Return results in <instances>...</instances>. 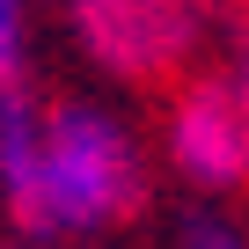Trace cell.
Listing matches in <instances>:
<instances>
[{"label":"cell","instance_id":"3957f363","mask_svg":"<svg viewBox=\"0 0 249 249\" xmlns=\"http://www.w3.org/2000/svg\"><path fill=\"white\" fill-rule=\"evenodd\" d=\"M169 154L191 183L205 191H234L249 183V103L227 88V73L183 88L176 117H169Z\"/></svg>","mask_w":249,"mask_h":249},{"label":"cell","instance_id":"5b68a950","mask_svg":"<svg viewBox=\"0 0 249 249\" xmlns=\"http://www.w3.org/2000/svg\"><path fill=\"white\" fill-rule=\"evenodd\" d=\"M183 242H205V249H227V242H242V227H227V220H191V227H183Z\"/></svg>","mask_w":249,"mask_h":249},{"label":"cell","instance_id":"6da1fadb","mask_svg":"<svg viewBox=\"0 0 249 249\" xmlns=\"http://www.w3.org/2000/svg\"><path fill=\"white\" fill-rule=\"evenodd\" d=\"M140 191L147 176H140L132 132L95 103H59L37 124V161L22 191L8 198V220L22 227V242H66V234H95L124 220Z\"/></svg>","mask_w":249,"mask_h":249},{"label":"cell","instance_id":"7a4b0ae2","mask_svg":"<svg viewBox=\"0 0 249 249\" xmlns=\"http://www.w3.org/2000/svg\"><path fill=\"white\" fill-rule=\"evenodd\" d=\"M73 30L110 73H169L198 52L205 8L198 0H73Z\"/></svg>","mask_w":249,"mask_h":249},{"label":"cell","instance_id":"52a82bcc","mask_svg":"<svg viewBox=\"0 0 249 249\" xmlns=\"http://www.w3.org/2000/svg\"><path fill=\"white\" fill-rule=\"evenodd\" d=\"M242 15H249V0H242Z\"/></svg>","mask_w":249,"mask_h":249},{"label":"cell","instance_id":"277c9868","mask_svg":"<svg viewBox=\"0 0 249 249\" xmlns=\"http://www.w3.org/2000/svg\"><path fill=\"white\" fill-rule=\"evenodd\" d=\"M22 52H30V15L22 0H0V81H22Z\"/></svg>","mask_w":249,"mask_h":249},{"label":"cell","instance_id":"8992f818","mask_svg":"<svg viewBox=\"0 0 249 249\" xmlns=\"http://www.w3.org/2000/svg\"><path fill=\"white\" fill-rule=\"evenodd\" d=\"M227 88H234V95H242V103H249V52H242V59H234V66H227Z\"/></svg>","mask_w":249,"mask_h":249}]
</instances>
